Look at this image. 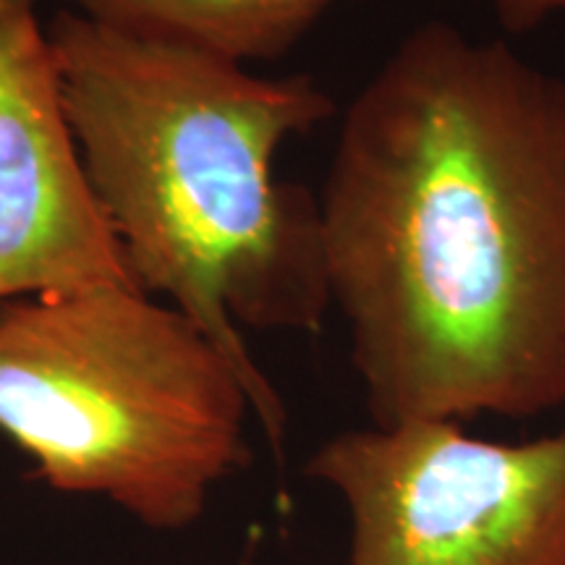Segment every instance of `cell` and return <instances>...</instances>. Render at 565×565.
I'll list each match as a JSON object with an SVG mask.
<instances>
[{
    "label": "cell",
    "mask_w": 565,
    "mask_h": 565,
    "mask_svg": "<svg viewBox=\"0 0 565 565\" xmlns=\"http://www.w3.org/2000/svg\"><path fill=\"white\" fill-rule=\"evenodd\" d=\"M317 200L374 427L565 406L563 74L416 26L345 108Z\"/></svg>",
    "instance_id": "1"
},
{
    "label": "cell",
    "mask_w": 565,
    "mask_h": 565,
    "mask_svg": "<svg viewBox=\"0 0 565 565\" xmlns=\"http://www.w3.org/2000/svg\"><path fill=\"white\" fill-rule=\"evenodd\" d=\"M84 175L141 291L192 320L242 374L282 448L286 406L238 328L317 333L333 307L320 200L275 175L282 141L333 116L309 74L63 9L47 24Z\"/></svg>",
    "instance_id": "2"
},
{
    "label": "cell",
    "mask_w": 565,
    "mask_h": 565,
    "mask_svg": "<svg viewBox=\"0 0 565 565\" xmlns=\"http://www.w3.org/2000/svg\"><path fill=\"white\" fill-rule=\"evenodd\" d=\"M249 416L228 356L141 288L0 301V435L53 490L181 532L252 461Z\"/></svg>",
    "instance_id": "3"
},
{
    "label": "cell",
    "mask_w": 565,
    "mask_h": 565,
    "mask_svg": "<svg viewBox=\"0 0 565 565\" xmlns=\"http://www.w3.org/2000/svg\"><path fill=\"white\" fill-rule=\"evenodd\" d=\"M349 511V565H565V429L526 443L408 422L333 435L303 466Z\"/></svg>",
    "instance_id": "4"
},
{
    "label": "cell",
    "mask_w": 565,
    "mask_h": 565,
    "mask_svg": "<svg viewBox=\"0 0 565 565\" xmlns=\"http://www.w3.org/2000/svg\"><path fill=\"white\" fill-rule=\"evenodd\" d=\"M139 288L84 175L38 0H0V301Z\"/></svg>",
    "instance_id": "5"
},
{
    "label": "cell",
    "mask_w": 565,
    "mask_h": 565,
    "mask_svg": "<svg viewBox=\"0 0 565 565\" xmlns=\"http://www.w3.org/2000/svg\"><path fill=\"white\" fill-rule=\"evenodd\" d=\"M66 9L236 63L278 61L338 0H63Z\"/></svg>",
    "instance_id": "6"
},
{
    "label": "cell",
    "mask_w": 565,
    "mask_h": 565,
    "mask_svg": "<svg viewBox=\"0 0 565 565\" xmlns=\"http://www.w3.org/2000/svg\"><path fill=\"white\" fill-rule=\"evenodd\" d=\"M553 13H565V0H498V17L511 32L534 30Z\"/></svg>",
    "instance_id": "7"
}]
</instances>
